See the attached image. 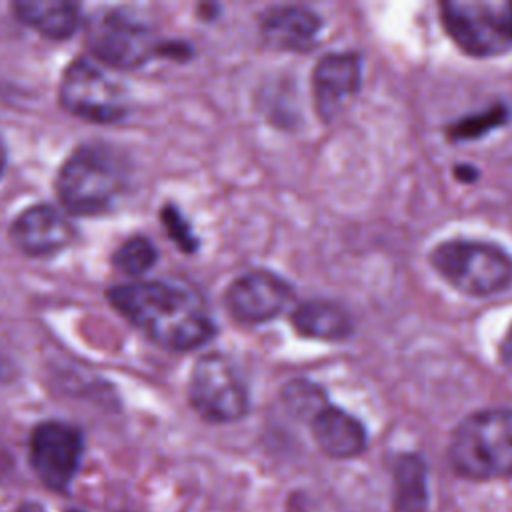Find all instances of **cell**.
<instances>
[{
	"label": "cell",
	"instance_id": "1",
	"mask_svg": "<svg viewBox=\"0 0 512 512\" xmlns=\"http://www.w3.org/2000/svg\"><path fill=\"white\" fill-rule=\"evenodd\" d=\"M110 304L154 344L186 352L214 336L204 298L190 286L168 280H140L108 290Z\"/></svg>",
	"mask_w": 512,
	"mask_h": 512
},
{
	"label": "cell",
	"instance_id": "2",
	"mask_svg": "<svg viewBox=\"0 0 512 512\" xmlns=\"http://www.w3.org/2000/svg\"><path fill=\"white\" fill-rule=\"evenodd\" d=\"M126 188V166L120 154L104 144L76 148L60 166L56 192L74 216L108 212Z\"/></svg>",
	"mask_w": 512,
	"mask_h": 512
},
{
	"label": "cell",
	"instance_id": "3",
	"mask_svg": "<svg viewBox=\"0 0 512 512\" xmlns=\"http://www.w3.org/2000/svg\"><path fill=\"white\" fill-rule=\"evenodd\" d=\"M452 468L470 480L512 476V410H484L464 418L452 434Z\"/></svg>",
	"mask_w": 512,
	"mask_h": 512
},
{
	"label": "cell",
	"instance_id": "4",
	"mask_svg": "<svg viewBox=\"0 0 512 512\" xmlns=\"http://www.w3.org/2000/svg\"><path fill=\"white\" fill-rule=\"evenodd\" d=\"M430 264L452 288L468 296H490L512 284V258L490 242H440L430 252Z\"/></svg>",
	"mask_w": 512,
	"mask_h": 512
},
{
	"label": "cell",
	"instance_id": "5",
	"mask_svg": "<svg viewBox=\"0 0 512 512\" xmlns=\"http://www.w3.org/2000/svg\"><path fill=\"white\" fill-rule=\"evenodd\" d=\"M440 20L468 56L492 58L512 50V0H446Z\"/></svg>",
	"mask_w": 512,
	"mask_h": 512
},
{
	"label": "cell",
	"instance_id": "6",
	"mask_svg": "<svg viewBox=\"0 0 512 512\" xmlns=\"http://www.w3.org/2000/svg\"><path fill=\"white\" fill-rule=\"evenodd\" d=\"M86 46L106 66L134 70L144 66L164 46L152 30L120 10H100L86 22Z\"/></svg>",
	"mask_w": 512,
	"mask_h": 512
},
{
	"label": "cell",
	"instance_id": "7",
	"mask_svg": "<svg viewBox=\"0 0 512 512\" xmlns=\"http://www.w3.org/2000/svg\"><path fill=\"white\" fill-rule=\"evenodd\" d=\"M188 400L210 422L240 420L250 408L244 380L232 360L220 352L204 354L196 360L188 382Z\"/></svg>",
	"mask_w": 512,
	"mask_h": 512
},
{
	"label": "cell",
	"instance_id": "8",
	"mask_svg": "<svg viewBox=\"0 0 512 512\" xmlns=\"http://www.w3.org/2000/svg\"><path fill=\"white\" fill-rule=\"evenodd\" d=\"M58 98L70 114L98 124L118 122L128 110L122 88L86 58H76L66 66Z\"/></svg>",
	"mask_w": 512,
	"mask_h": 512
},
{
	"label": "cell",
	"instance_id": "9",
	"mask_svg": "<svg viewBox=\"0 0 512 512\" xmlns=\"http://www.w3.org/2000/svg\"><path fill=\"white\" fill-rule=\"evenodd\" d=\"M84 452L82 432L66 422H40L30 436V464L36 476L56 492H64L76 476Z\"/></svg>",
	"mask_w": 512,
	"mask_h": 512
},
{
	"label": "cell",
	"instance_id": "10",
	"mask_svg": "<svg viewBox=\"0 0 512 512\" xmlns=\"http://www.w3.org/2000/svg\"><path fill=\"white\" fill-rule=\"evenodd\" d=\"M294 298L290 284L266 270L238 276L224 294L228 314L242 324H262L278 316Z\"/></svg>",
	"mask_w": 512,
	"mask_h": 512
},
{
	"label": "cell",
	"instance_id": "11",
	"mask_svg": "<svg viewBox=\"0 0 512 512\" xmlns=\"http://www.w3.org/2000/svg\"><path fill=\"white\" fill-rule=\"evenodd\" d=\"M10 238L26 256H52L74 240V226L58 208L36 204L16 216Z\"/></svg>",
	"mask_w": 512,
	"mask_h": 512
},
{
	"label": "cell",
	"instance_id": "12",
	"mask_svg": "<svg viewBox=\"0 0 512 512\" xmlns=\"http://www.w3.org/2000/svg\"><path fill=\"white\" fill-rule=\"evenodd\" d=\"M360 86V58L352 52H332L318 60L312 72V94L318 116L330 122Z\"/></svg>",
	"mask_w": 512,
	"mask_h": 512
},
{
	"label": "cell",
	"instance_id": "13",
	"mask_svg": "<svg viewBox=\"0 0 512 512\" xmlns=\"http://www.w3.org/2000/svg\"><path fill=\"white\" fill-rule=\"evenodd\" d=\"M322 20L304 6H274L260 16V34L276 50H308L320 32Z\"/></svg>",
	"mask_w": 512,
	"mask_h": 512
},
{
	"label": "cell",
	"instance_id": "14",
	"mask_svg": "<svg viewBox=\"0 0 512 512\" xmlns=\"http://www.w3.org/2000/svg\"><path fill=\"white\" fill-rule=\"evenodd\" d=\"M312 436L330 458H354L366 448L368 440L360 420L328 404L312 418Z\"/></svg>",
	"mask_w": 512,
	"mask_h": 512
},
{
	"label": "cell",
	"instance_id": "15",
	"mask_svg": "<svg viewBox=\"0 0 512 512\" xmlns=\"http://www.w3.org/2000/svg\"><path fill=\"white\" fill-rule=\"evenodd\" d=\"M12 10L22 24L50 40L70 38L82 20L80 6L66 0H20Z\"/></svg>",
	"mask_w": 512,
	"mask_h": 512
},
{
	"label": "cell",
	"instance_id": "16",
	"mask_svg": "<svg viewBox=\"0 0 512 512\" xmlns=\"http://www.w3.org/2000/svg\"><path fill=\"white\" fill-rule=\"evenodd\" d=\"M292 326L298 334L316 340H344L352 332V318L350 314L332 302L324 300H308L298 304L292 310Z\"/></svg>",
	"mask_w": 512,
	"mask_h": 512
},
{
	"label": "cell",
	"instance_id": "17",
	"mask_svg": "<svg viewBox=\"0 0 512 512\" xmlns=\"http://www.w3.org/2000/svg\"><path fill=\"white\" fill-rule=\"evenodd\" d=\"M394 508L398 512H424L428 506L426 464L418 454H402L394 462Z\"/></svg>",
	"mask_w": 512,
	"mask_h": 512
},
{
	"label": "cell",
	"instance_id": "18",
	"mask_svg": "<svg viewBox=\"0 0 512 512\" xmlns=\"http://www.w3.org/2000/svg\"><path fill=\"white\" fill-rule=\"evenodd\" d=\"M156 260H158L156 246L144 236L128 238L112 256V264L128 276L144 274L156 264Z\"/></svg>",
	"mask_w": 512,
	"mask_h": 512
},
{
	"label": "cell",
	"instance_id": "19",
	"mask_svg": "<svg viewBox=\"0 0 512 512\" xmlns=\"http://www.w3.org/2000/svg\"><path fill=\"white\" fill-rule=\"evenodd\" d=\"M506 108L502 104H494L492 108L480 112V114H474V116H468V118H460L456 124H452L448 128V134L452 140H474V138H480L484 136L486 132L494 130L496 126L504 124L506 120Z\"/></svg>",
	"mask_w": 512,
	"mask_h": 512
},
{
	"label": "cell",
	"instance_id": "20",
	"mask_svg": "<svg viewBox=\"0 0 512 512\" xmlns=\"http://www.w3.org/2000/svg\"><path fill=\"white\" fill-rule=\"evenodd\" d=\"M284 400L296 414H308L312 418L326 406L322 392L316 386H312L310 382H300V380L290 382L286 386Z\"/></svg>",
	"mask_w": 512,
	"mask_h": 512
},
{
	"label": "cell",
	"instance_id": "21",
	"mask_svg": "<svg viewBox=\"0 0 512 512\" xmlns=\"http://www.w3.org/2000/svg\"><path fill=\"white\" fill-rule=\"evenodd\" d=\"M162 224L166 234L172 238V242L182 250V252H196L198 250V238L194 236L190 224L186 222V218L176 210L174 204H166L162 208Z\"/></svg>",
	"mask_w": 512,
	"mask_h": 512
},
{
	"label": "cell",
	"instance_id": "22",
	"mask_svg": "<svg viewBox=\"0 0 512 512\" xmlns=\"http://www.w3.org/2000/svg\"><path fill=\"white\" fill-rule=\"evenodd\" d=\"M500 360L508 368V372L512 374V324L508 326V330H506V334L500 342Z\"/></svg>",
	"mask_w": 512,
	"mask_h": 512
},
{
	"label": "cell",
	"instance_id": "23",
	"mask_svg": "<svg viewBox=\"0 0 512 512\" xmlns=\"http://www.w3.org/2000/svg\"><path fill=\"white\" fill-rule=\"evenodd\" d=\"M4 162H6V152H4V144H2V140H0V174H2V170H4Z\"/></svg>",
	"mask_w": 512,
	"mask_h": 512
},
{
	"label": "cell",
	"instance_id": "24",
	"mask_svg": "<svg viewBox=\"0 0 512 512\" xmlns=\"http://www.w3.org/2000/svg\"><path fill=\"white\" fill-rule=\"evenodd\" d=\"M68 512H78V510H68Z\"/></svg>",
	"mask_w": 512,
	"mask_h": 512
}]
</instances>
